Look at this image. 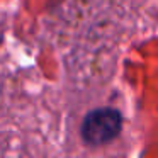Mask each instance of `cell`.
Instances as JSON below:
<instances>
[{
    "label": "cell",
    "mask_w": 158,
    "mask_h": 158,
    "mask_svg": "<svg viewBox=\"0 0 158 158\" xmlns=\"http://www.w3.org/2000/svg\"><path fill=\"white\" fill-rule=\"evenodd\" d=\"M123 117L119 110L112 107H102L95 109L85 116L82 123V138L85 143L92 146L106 144L112 141L121 133Z\"/></svg>",
    "instance_id": "1"
}]
</instances>
